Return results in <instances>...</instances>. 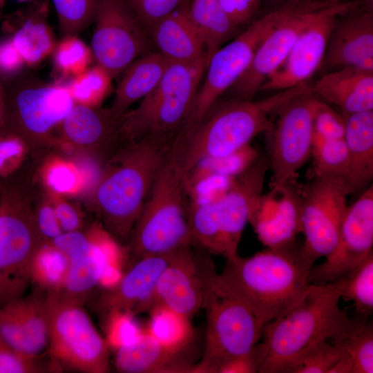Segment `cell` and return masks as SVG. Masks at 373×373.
Wrapping results in <instances>:
<instances>
[{"mask_svg":"<svg viewBox=\"0 0 373 373\" xmlns=\"http://www.w3.org/2000/svg\"><path fill=\"white\" fill-rule=\"evenodd\" d=\"M312 267L295 242L227 259L216 284L245 302L265 326L300 299Z\"/></svg>","mask_w":373,"mask_h":373,"instance_id":"1","label":"cell"},{"mask_svg":"<svg viewBox=\"0 0 373 373\" xmlns=\"http://www.w3.org/2000/svg\"><path fill=\"white\" fill-rule=\"evenodd\" d=\"M340 296L325 285L310 284L293 305L267 323L262 337L268 352L260 373H285L289 363L312 345L339 341L354 333L367 317L348 316Z\"/></svg>","mask_w":373,"mask_h":373,"instance_id":"2","label":"cell"},{"mask_svg":"<svg viewBox=\"0 0 373 373\" xmlns=\"http://www.w3.org/2000/svg\"><path fill=\"white\" fill-rule=\"evenodd\" d=\"M187 171L184 137L178 131L129 238L134 260L193 244L188 219Z\"/></svg>","mask_w":373,"mask_h":373,"instance_id":"3","label":"cell"},{"mask_svg":"<svg viewBox=\"0 0 373 373\" xmlns=\"http://www.w3.org/2000/svg\"><path fill=\"white\" fill-rule=\"evenodd\" d=\"M311 91L307 82L258 101L229 98L216 102L198 124L180 129L188 171L202 159L226 155L247 145L269 128L271 115L292 99Z\"/></svg>","mask_w":373,"mask_h":373,"instance_id":"4","label":"cell"},{"mask_svg":"<svg viewBox=\"0 0 373 373\" xmlns=\"http://www.w3.org/2000/svg\"><path fill=\"white\" fill-rule=\"evenodd\" d=\"M175 135H151L131 142L119 165L100 182L97 206L106 230L113 236L130 238Z\"/></svg>","mask_w":373,"mask_h":373,"instance_id":"5","label":"cell"},{"mask_svg":"<svg viewBox=\"0 0 373 373\" xmlns=\"http://www.w3.org/2000/svg\"><path fill=\"white\" fill-rule=\"evenodd\" d=\"M207 64V57L193 62L171 61L137 108L122 116V137L132 142L147 135L176 133L189 115Z\"/></svg>","mask_w":373,"mask_h":373,"instance_id":"6","label":"cell"},{"mask_svg":"<svg viewBox=\"0 0 373 373\" xmlns=\"http://www.w3.org/2000/svg\"><path fill=\"white\" fill-rule=\"evenodd\" d=\"M48 347L54 370L105 373L110 370L108 346L84 304L56 292L46 293Z\"/></svg>","mask_w":373,"mask_h":373,"instance_id":"7","label":"cell"},{"mask_svg":"<svg viewBox=\"0 0 373 373\" xmlns=\"http://www.w3.org/2000/svg\"><path fill=\"white\" fill-rule=\"evenodd\" d=\"M203 309L207 315L204 349L192 373H218L222 365L258 343L264 325L245 302L220 288L216 279Z\"/></svg>","mask_w":373,"mask_h":373,"instance_id":"8","label":"cell"},{"mask_svg":"<svg viewBox=\"0 0 373 373\" xmlns=\"http://www.w3.org/2000/svg\"><path fill=\"white\" fill-rule=\"evenodd\" d=\"M290 3L276 6L254 19L247 28L209 59L204 83L198 88L189 115L181 128L198 124L219 97L245 73L260 44L287 12Z\"/></svg>","mask_w":373,"mask_h":373,"instance_id":"9","label":"cell"},{"mask_svg":"<svg viewBox=\"0 0 373 373\" xmlns=\"http://www.w3.org/2000/svg\"><path fill=\"white\" fill-rule=\"evenodd\" d=\"M320 102L312 91L292 99L278 110L276 123L266 131L271 188L294 180L311 155L313 118Z\"/></svg>","mask_w":373,"mask_h":373,"instance_id":"10","label":"cell"},{"mask_svg":"<svg viewBox=\"0 0 373 373\" xmlns=\"http://www.w3.org/2000/svg\"><path fill=\"white\" fill-rule=\"evenodd\" d=\"M93 22V57L112 78L150 51V37L124 0H98Z\"/></svg>","mask_w":373,"mask_h":373,"instance_id":"11","label":"cell"},{"mask_svg":"<svg viewBox=\"0 0 373 373\" xmlns=\"http://www.w3.org/2000/svg\"><path fill=\"white\" fill-rule=\"evenodd\" d=\"M350 194L344 178L317 177L301 191L302 232L305 239L300 247L312 266L334 249L345 216Z\"/></svg>","mask_w":373,"mask_h":373,"instance_id":"12","label":"cell"},{"mask_svg":"<svg viewBox=\"0 0 373 373\" xmlns=\"http://www.w3.org/2000/svg\"><path fill=\"white\" fill-rule=\"evenodd\" d=\"M338 1L290 2L287 12L260 44L247 70L227 90L231 98L252 100L266 79L284 62L300 33L322 10Z\"/></svg>","mask_w":373,"mask_h":373,"instance_id":"13","label":"cell"},{"mask_svg":"<svg viewBox=\"0 0 373 373\" xmlns=\"http://www.w3.org/2000/svg\"><path fill=\"white\" fill-rule=\"evenodd\" d=\"M193 246L174 253L155 289V305H164L190 318L204 308L218 274L209 253L204 254Z\"/></svg>","mask_w":373,"mask_h":373,"instance_id":"14","label":"cell"},{"mask_svg":"<svg viewBox=\"0 0 373 373\" xmlns=\"http://www.w3.org/2000/svg\"><path fill=\"white\" fill-rule=\"evenodd\" d=\"M41 245L31 217L13 209L0 211V307L24 296Z\"/></svg>","mask_w":373,"mask_h":373,"instance_id":"15","label":"cell"},{"mask_svg":"<svg viewBox=\"0 0 373 373\" xmlns=\"http://www.w3.org/2000/svg\"><path fill=\"white\" fill-rule=\"evenodd\" d=\"M373 245V186L347 206L337 244L321 265L312 267L310 284L332 282L361 264L371 253Z\"/></svg>","mask_w":373,"mask_h":373,"instance_id":"16","label":"cell"},{"mask_svg":"<svg viewBox=\"0 0 373 373\" xmlns=\"http://www.w3.org/2000/svg\"><path fill=\"white\" fill-rule=\"evenodd\" d=\"M358 3L339 0L322 10L300 33L284 62L266 79L259 91H279L307 82L321 67L336 17Z\"/></svg>","mask_w":373,"mask_h":373,"instance_id":"17","label":"cell"},{"mask_svg":"<svg viewBox=\"0 0 373 373\" xmlns=\"http://www.w3.org/2000/svg\"><path fill=\"white\" fill-rule=\"evenodd\" d=\"M268 159L258 157L237 175L218 201L222 256L236 258L242 233L262 197Z\"/></svg>","mask_w":373,"mask_h":373,"instance_id":"18","label":"cell"},{"mask_svg":"<svg viewBox=\"0 0 373 373\" xmlns=\"http://www.w3.org/2000/svg\"><path fill=\"white\" fill-rule=\"evenodd\" d=\"M321 66L373 70V5L358 3L336 17Z\"/></svg>","mask_w":373,"mask_h":373,"instance_id":"19","label":"cell"},{"mask_svg":"<svg viewBox=\"0 0 373 373\" xmlns=\"http://www.w3.org/2000/svg\"><path fill=\"white\" fill-rule=\"evenodd\" d=\"M175 251L133 260L118 282L101 294L97 303V309L105 316L114 312L135 316L149 312L155 305L158 279Z\"/></svg>","mask_w":373,"mask_h":373,"instance_id":"20","label":"cell"},{"mask_svg":"<svg viewBox=\"0 0 373 373\" xmlns=\"http://www.w3.org/2000/svg\"><path fill=\"white\" fill-rule=\"evenodd\" d=\"M271 189L262 195L249 222L267 248L288 246L295 243L296 235L302 232L301 192L295 180Z\"/></svg>","mask_w":373,"mask_h":373,"instance_id":"21","label":"cell"},{"mask_svg":"<svg viewBox=\"0 0 373 373\" xmlns=\"http://www.w3.org/2000/svg\"><path fill=\"white\" fill-rule=\"evenodd\" d=\"M15 99L17 113L29 133L46 134L62 123L75 102L68 87L59 84L23 86Z\"/></svg>","mask_w":373,"mask_h":373,"instance_id":"22","label":"cell"},{"mask_svg":"<svg viewBox=\"0 0 373 373\" xmlns=\"http://www.w3.org/2000/svg\"><path fill=\"white\" fill-rule=\"evenodd\" d=\"M312 91L344 115L373 110V70L345 66L329 71L312 85Z\"/></svg>","mask_w":373,"mask_h":373,"instance_id":"23","label":"cell"},{"mask_svg":"<svg viewBox=\"0 0 373 373\" xmlns=\"http://www.w3.org/2000/svg\"><path fill=\"white\" fill-rule=\"evenodd\" d=\"M160 343L146 331L116 350L115 365L123 373H186L193 366L183 355Z\"/></svg>","mask_w":373,"mask_h":373,"instance_id":"24","label":"cell"},{"mask_svg":"<svg viewBox=\"0 0 373 373\" xmlns=\"http://www.w3.org/2000/svg\"><path fill=\"white\" fill-rule=\"evenodd\" d=\"M151 41L170 61L193 62L207 57L202 37L185 5L158 21L150 30Z\"/></svg>","mask_w":373,"mask_h":373,"instance_id":"25","label":"cell"},{"mask_svg":"<svg viewBox=\"0 0 373 373\" xmlns=\"http://www.w3.org/2000/svg\"><path fill=\"white\" fill-rule=\"evenodd\" d=\"M344 117L348 151L344 179L351 194L363 190L373 178V110Z\"/></svg>","mask_w":373,"mask_h":373,"instance_id":"26","label":"cell"},{"mask_svg":"<svg viewBox=\"0 0 373 373\" xmlns=\"http://www.w3.org/2000/svg\"><path fill=\"white\" fill-rule=\"evenodd\" d=\"M170 63L157 51H149L132 62L117 86L115 99L108 109L111 115L121 120L131 104L157 86Z\"/></svg>","mask_w":373,"mask_h":373,"instance_id":"27","label":"cell"},{"mask_svg":"<svg viewBox=\"0 0 373 373\" xmlns=\"http://www.w3.org/2000/svg\"><path fill=\"white\" fill-rule=\"evenodd\" d=\"M45 1H35L18 13L19 27L11 39L24 64L34 66L42 61L55 48L52 33L46 18Z\"/></svg>","mask_w":373,"mask_h":373,"instance_id":"28","label":"cell"},{"mask_svg":"<svg viewBox=\"0 0 373 373\" xmlns=\"http://www.w3.org/2000/svg\"><path fill=\"white\" fill-rule=\"evenodd\" d=\"M120 121L107 109L97 111L93 107L75 104L62 122L64 134L73 142L92 145L121 136ZM122 137V136H121Z\"/></svg>","mask_w":373,"mask_h":373,"instance_id":"29","label":"cell"},{"mask_svg":"<svg viewBox=\"0 0 373 373\" xmlns=\"http://www.w3.org/2000/svg\"><path fill=\"white\" fill-rule=\"evenodd\" d=\"M189 15L204 44L207 63L240 28L229 19L219 0H191Z\"/></svg>","mask_w":373,"mask_h":373,"instance_id":"30","label":"cell"},{"mask_svg":"<svg viewBox=\"0 0 373 373\" xmlns=\"http://www.w3.org/2000/svg\"><path fill=\"white\" fill-rule=\"evenodd\" d=\"M323 285L340 298L353 301L360 315L370 316L373 312V252L350 271Z\"/></svg>","mask_w":373,"mask_h":373,"instance_id":"31","label":"cell"},{"mask_svg":"<svg viewBox=\"0 0 373 373\" xmlns=\"http://www.w3.org/2000/svg\"><path fill=\"white\" fill-rule=\"evenodd\" d=\"M146 332L164 346L184 351L193 336L190 318L160 303L149 312Z\"/></svg>","mask_w":373,"mask_h":373,"instance_id":"32","label":"cell"},{"mask_svg":"<svg viewBox=\"0 0 373 373\" xmlns=\"http://www.w3.org/2000/svg\"><path fill=\"white\" fill-rule=\"evenodd\" d=\"M218 201L188 200V219L193 245L222 256Z\"/></svg>","mask_w":373,"mask_h":373,"instance_id":"33","label":"cell"},{"mask_svg":"<svg viewBox=\"0 0 373 373\" xmlns=\"http://www.w3.org/2000/svg\"><path fill=\"white\" fill-rule=\"evenodd\" d=\"M31 354H39L48 347L46 296L32 295L11 301Z\"/></svg>","mask_w":373,"mask_h":373,"instance_id":"34","label":"cell"},{"mask_svg":"<svg viewBox=\"0 0 373 373\" xmlns=\"http://www.w3.org/2000/svg\"><path fill=\"white\" fill-rule=\"evenodd\" d=\"M258 155L257 150L248 144L226 155L202 159L187 171L186 182L211 177L236 178L247 169Z\"/></svg>","mask_w":373,"mask_h":373,"instance_id":"35","label":"cell"},{"mask_svg":"<svg viewBox=\"0 0 373 373\" xmlns=\"http://www.w3.org/2000/svg\"><path fill=\"white\" fill-rule=\"evenodd\" d=\"M69 260L52 242L41 245L34 257L30 282L46 293L60 289L65 279Z\"/></svg>","mask_w":373,"mask_h":373,"instance_id":"36","label":"cell"},{"mask_svg":"<svg viewBox=\"0 0 373 373\" xmlns=\"http://www.w3.org/2000/svg\"><path fill=\"white\" fill-rule=\"evenodd\" d=\"M313 176L344 178L348 165V151L344 138L312 139Z\"/></svg>","mask_w":373,"mask_h":373,"instance_id":"37","label":"cell"},{"mask_svg":"<svg viewBox=\"0 0 373 373\" xmlns=\"http://www.w3.org/2000/svg\"><path fill=\"white\" fill-rule=\"evenodd\" d=\"M111 78L105 69L97 65L74 77L67 87L75 104L93 107L106 95Z\"/></svg>","mask_w":373,"mask_h":373,"instance_id":"38","label":"cell"},{"mask_svg":"<svg viewBox=\"0 0 373 373\" xmlns=\"http://www.w3.org/2000/svg\"><path fill=\"white\" fill-rule=\"evenodd\" d=\"M346 354L343 347L323 341L297 356L289 363L285 373H327Z\"/></svg>","mask_w":373,"mask_h":373,"instance_id":"39","label":"cell"},{"mask_svg":"<svg viewBox=\"0 0 373 373\" xmlns=\"http://www.w3.org/2000/svg\"><path fill=\"white\" fill-rule=\"evenodd\" d=\"M64 37L77 35L93 23L98 0H52Z\"/></svg>","mask_w":373,"mask_h":373,"instance_id":"40","label":"cell"},{"mask_svg":"<svg viewBox=\"0 0 373 373\" xmlns=\"http://www.w3.org/2000/svg\"><path fill=\"white\" fill-rule=\"evenodd\" d=\"M91 49L77 37L66 36L55 50V65L63 75L76 77L85 71L92 60Z\"/></svg>","mask_w":373,"mask_h":373,"instance_id":"41","label":"cell"},{"mask_svg":"<svg viewBox=\"0 0 373 373\" xmlns=\"http://www.w3.org/2000/svg\"><path fill=\"white\" fill-rule=\"evenodd\" d=\"M332 343L343 347L350 356L353 373L373 372L372 322H366L354 333Z\"/></svg>","mask_w":373,"mask_h":373,"instance_id":"42","label":"cell"},{"mask_svg":"<svg viewBox=\"0 0 373 373\" xmlns=\"http://www.w3.org/2000/svg\"><path fill=\"white\" fill-rule=\"evenodd\" d=\"M124 1L135 15L148 35L158 21L174 10L187 5V0Z\"/></svg>","mask_w":373,"mask_h":373,"instance_id":"43","label":"cell"},{"mask_svg":"<svg viewBox=\"0 0 373 373\" xmlns=\"http://www.w3.org/2000/svg\"><path fill=\"white\" fill-rule=\"evenodd\" d=\"M106 318V342L108 347L115 350L133 341L143 332L132 314L114 312Z\"/></svg>","mask_w":373,"mask_h":373,"instance_id":"44","label":"cell"},{"mask_svg":"<svg viewBox=\"0 0 373 373\" xmlns=\"http://www.w3.org/2000/svg\"><path fill=\"white\" fill-rule=\"evenodd\" d=\"M345 118L321 100L313 118V137L329 140L344 138Z\"/></svg>","mask_w":373,"mask_h":373,"instance_id":"45","label":"cell"},{"mask_svg":"<svg viewBox=\"0 0 373 373\" xmlns=\"http://www.w3.org/2000/svg\"><path fill=\"white\" fill-rule=\"evenodd\" d=\"M45 178L48 186L59 193H75L82 184L80 173L75 166L61 160L54 161L48 166Z\"/></svg>","mask_w":373,"mask_h":373,"instance_id":"46","label":"cell"},{"mask_svg":"<svg viewBox=\"0 0 373 373\" xmlns=\"http://www.w3.org/2000/svg\"><path fill=\"white\" fill-rule=\"evenodd\" d=\"M38 358L16 352L0 336V373L43 372L46 369Z\"/></svg>","mask_w":373,"mask_h":373,"instance_id":"47","label":"cell"},{"mask_svg":"<svg viewBox=\"0 0 373 373\" xmlns=\"http://www.w3.org/2000/svg\"><path fill=\"white\" fill-rule=\"evenodd\" d=\"M268 347L263 341L255 344L247 352L222 365L218 373H256L265 359Z\"/></svg>","mask_w":373,"mask_h":373,"instance_id":"48","label":"cell"},{"mask_svg":"<svg viewBox=\"0 0 373 373\" xmlns=\"http://www.w3.org/2000/svg\"><path fill=\"white\" fill-rule=\"evenodd\" d=\"M219 2L229 19L240 27L254 20L261 0H219Z\"/></svg>","mask_w":373,"mask_h":373,"instance_id":"49","label":"cell"},{"mask_svg":"<svg viewBox=\"0 0 373 373\" xmlns=\"http://www.w3.org/2000/svg\"><path fill=\"white\" fill-rule=\"evenodd\" d=\"M51 242L70 260L88 251L91 238L89 234L86 236L77 230L63 232Z\"/></svg>","mask_w":373,"mask_h":373,"instance_id":"50","label":"cell"},{"mask_svg":"<svg viewBox=\"0 0 373 373\" xmlns=\"http://www.w3.org/2000/svg\"><path fill=\"white\" fill-rule=\"evenodd\" d=\"M35 223L39 233L50 241L63 233L54 207L48 205L42 207L38 212Z\"/></svg>","mask_w":373,"mask_h":373,"instance_id":"51","label":"cell"},{"mask_svg":"<svg viewBox=\"0 0 373 373\" xmlns=\"http://www.w3.org/2000/svg\"><path fill=\"white\" fill-rule=\"evenodd\" d=\"M23 60L11 39L0 44V69L6 73L19 70Z\"/></svg>","mask_w":373,"mask_h":373,"instance_id":"52","label":"cell"},{"mask_svg":"<svg viewBox=\"0 0 373 373\" xmlns=\"http://www.w3.org/2000/svg\"><path fill=\"white\" fill-rule=\"evenodd\" d=\"M54 209L63 232L78 230L82 221L74 207L66 202H59Z\"/></svg>","mask_w":373,"mask_h":373,"instance_id":"53","label":"cell"},{"mask_svg":"<svg viewBox=\"0 0 373 373\" xmlns=\"http://www.w3.org/2000/svg\"><path fill=\"white\" fill-rule=\"evenodd\" d=\"M23 152V146L17 139L10 137L0 140V171L8 164L19 158Z\"/></svg>","mask_w":373,"mask_h":373,"instance_id":"54","label":"cell"},{"mask_svg":"<svg viewBox=\"0 0 373 373\" xmlns=\"http://www.w3.org/2000/svg\"><path fill=\"white\" fill-rule=\"evenodd\" d=\"M327 373H353V363L348 354L339 359Z\"/></svg>","mask_w":373,"mask_h":373,"instance_id":"55","label":"cell"},{"mask_svg":"<svg viewBox=\"0 0 373 373\" xmlns=\"http://www.w3.org/2000/svg\"><path fill=\"white\" fill-rule=\"evenodd\" d=\"M276 3V6L287 2H298V1H315V0H271Z\"/></svg>","mask_w":373,"mask_h":373,"instance_id":"56","label":"cell"},{"mask_svg":"<svg viewBox=\"0 0 373 373\" xmlns=\"http://www.w3.org/2000/svg\"><path fill=\"white\" fill-rule=\"evenodd\" d=\"M350 1H358V2H359L360 3H363V4H370V5H373V0H350Z\"/></svg>","mask_w":373,"mask_h":373,"instance_id":"57","label":"cell"},{"mask_svg":"<svg viewBox=\"0 0 373 373\" xmlns=\"http://www.w3.org/2000/svg\"><path fill=\"white\" fill-rule=\"evenodd\" d=\"M2 3H2V1L0 0V11H1V8H2Z\"/></svg>","mask_w":373,"mask_h":373,"instance_id":"58","label":"cell"},{"mask_svg":"<svg viewBox=\"0 0 373 373\" xmlns=\"http://www.w3.org/2000/svg\"><path fill=\"white\" fill-rule=\"evenodd\" d=\"M19 1H30V0H18Z\"/></svg>","mask_w":373,"mask_h":373,"instance_id":"59","label":"cell"}]
</instances>
